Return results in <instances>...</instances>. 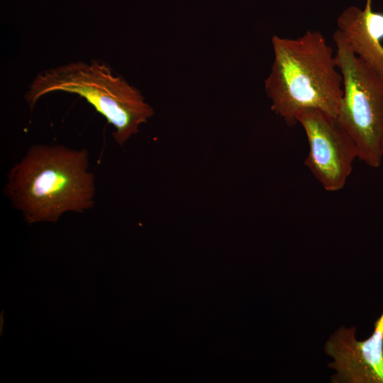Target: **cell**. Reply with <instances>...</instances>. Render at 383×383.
I'll return each mask as SVG.
<instances>
[{"label":"cell","instance_id":"obj_7","mask_svg":"<svg viewBox=\"0 0 383 383\" xmlns=\"http://www.w3.org/2000/svg\"><path fill=\"white\" fill-rule=\"evenodd\" d=\"M365 6L345 9L337 19L338 30L351 50L383 78V13Z\"/></svg>","mask_w":383,"mask_h":383},{"label":"cell","instance_id":"obj_1","mask_svg":"<svg viewBox=\"0 0 383 383\" xmlns=\"http://www.w3.org/2000/svg\"><path fill=\"white\" fill-rule=\"evenodd\" d=\"M4 193L28 224L56 223L95 204L89 152L62 145H32L7 174Z\"/></svg>","mask_w":383,"mask_h":383},{"label":"cell","instance_id":"obj_5","mask_svg":"<svg viewBox=\"0 0 383 383\" xmlns=\"http://www.w3.org/2000/svg\"><path fill=\"white\" fill-rule=\"evenodd\" d=\"M296 121L309 145L304 165L326 191L340 190L357 158L353 139L335 117L318 109L301 111Z\"/></svg>","mask_w":383,"mask_h":383},{"label":"cell","instance_id":"obj_3","mask_svg":"<svg viewBox=\"0 0 383 383\" xmlns=\"http://www.w3.org/2000/svg\"><path fill=\"white\" fill-rule=\"evenodd\" d=\"M64 91L84 98L113 128L112 136L123 146L154 114L141 93L104 62H73L39 73L26 93L33 109L43 96Z\"/></svg>","mask_w":383,"mask_h":383},{"label":"cell","instance_id":"obj_4","mask_svg":"<svg viewBox=\"0 0 383 383\" xmlns=\"http://www.w3.org/2000/svg\"><path fill=\"white\" fill-rule=\"evenodd\" d=\"M333 40L343 78L336 118L355 143L357 158L377 168L383 159V78L351 50L338 30Z\"/></svg>","mask_w":383,"mask_h":383},{"label":"cell","instance_id":"obj_6","mask_svg":"<svg viewBox=\"0 0 383 383\" xmlns=\"http://www.w3.org/2000/svg\"><path fill=\"white\" fill-rule=\"evenodd\" d=\"M355 333V328H341L326 344L334 358L328 367L337 370L332 382L383 383V313L368 339L357 341Z\"/></svg>","mask_w":383,"mask_h":383},{"label":"cell","instance_id":"obj_8","mask_svg":"<svg viewBox=\"0 0 383 383\" xmlns=\"http://www.w3.org/2000/svg\"><path fill=\"white\" fill-rule=\"evenodd\" d=\"M382 156H383V138H382Z\"/></svg>","mask_w":383,"mask_h":383},{"label":"cell","instance_id":"obj_2","mask_svg":"<svg viewBox=\"0 0 383 383\" xmlns=\"http://www.w3.org/2000/svg\"><path fill=\"white\" fill-rule=\"evenodd\" d=\"M274 61L265 81L272 110L288 126L302 111L318 109L337 116L343 78L335 55L323 34L308 30L296 38H272Z\"/></svg>","mask_w":383,"mask_h":383}]
</instances>
